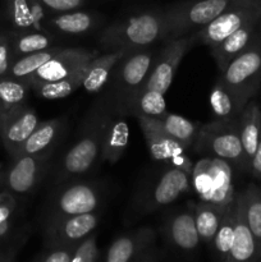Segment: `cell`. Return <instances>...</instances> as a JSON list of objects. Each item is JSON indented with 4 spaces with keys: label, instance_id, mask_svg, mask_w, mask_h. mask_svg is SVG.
Segmentation results:
<instances>
[{
    "label": "cell",
    "instance_id": "6da1fadb",
    "mask_svg": "<svg viewBox=\"0 0 261 262\" xmlns=\"http://www.w3.org/2000/svg\"><path fill=\"white\" fill-rule=\"evenodd\" d=\"M169 40L165 8L148 9L107 26L99 37L105 51H133L153 48Z\"/></svg>",
    "mask_w": 261,
    "mask_h": 262
},
{
    "label": "cell",
    "instance_id": "7a4b0ae2",
    "mask_svg": "<svg viewBox=\"0 0 261 262\" xmlns=\"http://www.w3.org/2000/svg\"><path fill=\"white\" fill-rule=\"evenodd\" d=\"M160 48L143 49L125 55L113 71L106 83L102 104L112 114L129 117L130 106L147 81Z\"/></svg>",
    "mask_w": 261,
    "mask_h": 262
},
{
    "label": "cell",
    "instance_id": "3957f363",
    "mask_svg": "<svg viewBox=\"0 0 261 262\" xmlns=\"http://www.w3.org/2000/svg\"><path fill=\"white\" fill-rule=\"evenodd\" d=\"M109 115L110 112H107L102 101L91 109L82 124L77 141L61 158L54 173L55 184L78 179L101 160L102 141Z\"/></svg>",
    "mask_w": 261,
    "mask_h": 262
},
{
    "label": "cell",
    "instance_id": "277c9868",
    "mask_svg": "<svg viewBox=\"0 0 261 262\" xmlns=\"http://www.w3.org/2000/svg\"><path fill=\"white\" fill-rule=\"evenodd\" d=\"M238 119H215L202 124L192 148L204 156L223 159L233 168L248 173L250 168L241 142Z\"/></svg>",
    "mask_w": 261,
    "mask_h": 262
},
{
    "label": "cell",
    "instance_id": "5b68a950",
    "mask_svg": "<svg viewBox=\"0 0 261 262\" xmlns=\"http://www.w3.org/2000/svg\"><path fill=\"white\" fill-rule=\"evenodd\" d=\"M192 187L200 201L228 209L234 202L237 191L233 183V166L223 159L205 156L193 164Z\"/></svg>",
    "mask_w": 261,
    "mask_h": 262
},
{
    "label": "cell",
    "instance_id": "8992f818",
    "mask_svg": "<svg viewBox=\"0 0 261 262\" xmlns=\"http://www.w3.org/2000/svg\"><path fill=\"white\" fill-rule=\"evenodd\" d=\"M56 186L44 210V225L67 216L94 212L101 204L102 192L96 183L72 179Z\"/></svg>",
    "mask_w": 261,
    "mask_h": 262
},
{
    "label": "cell",
    "instance_id": "52a82bcc",
    "mask_svg": "<svg viewBox=\"0 0 261 262\" xmlns=\"http://www.w3.org/2000/svg\"><path fill=\"white\" fill-rule=\"evenodd\" d=\"M192 192L191 174L182 169L166 166L141 189L135 201V211L138 215L151 214Z\"/></svg>",
    "mask_w": 261,
    "mask_h": 262
},
{
    "label": "cell",
    "instance_id": "ba28073f",
    "mask_svg": "<svg viewBox=\"0 0 261 262\" xmlns=\"http://www.w3.org/2000/svg\"><path fill=\"white\" fill-rule=\"evenodd\" d=\"M219 79L245 106L252 100L261 87V31L251 45L220 72Z\"/></svg>",
    "mask_w": 261,
    "mask_h": 262
},
{
    "label": "cell",
    "instance_id": "9c48e42d",
    "mask_svg": "<svg viewBox=\"0 0 261 262\" xmlns=\"http://www.w3.org/2000/svg\"><path fill=\"white\" fill-rule=\"evenodd\" d=\"M235 2L237 0H183L168 5L165 13L169 40L201 30Z\"/></svg>",
    "mask_w": 261,
    "mask_h": 262
},
{
    "label": "cell",
    "instance_id": "30bf717a",
    "mask_svg": "<svg viewBox=\"0 0 261 262\" xmlns=\"http://www.w3.org/2000/svg\"><path fill=\"white\" fill-rule=\"evenodd\" d=\"M261 18V0H237L201 30L191 33L197 43L211 49L253 19Z\"/></svg>",
    "mask_w": 261,
    "mask_h": 262
},
{
    "label": "cell",
    "instance_id": "8fae6325",
    "mask_svg": "<svg viewBox=\"0 0 261 262\" xmlns=\"http://www.w3.org/2000/svg\"><path fill=\"white\" fill-rule=\"evenodd\" d=\"M196 45L193 35L182 36L164 42L160 48L147 81L142 89L155 90L165 95L173 82L179 64L184 55Z\"/></svg>",
    "mask_w": 261,
    "mask_h": 262
},
{
    "label": "cell",
    "instance_id": "7c38bea8",
    "mask_svg": "<svg viewBox=\"0 0 261 262\" xmlns=\"http://www.w3.org/2000/svg\"><path fill=\"white\" fill-rule=\"evenodd\" d=\"M51 155L53 152L13 158L7 170H3L2 187L12 194L31 193L46 174Z\"/></svg>",
    "mask_w": 261,
    "mask_h": 262
},
{
    "label": "cell",
    "instance_id": "4fadbf2b",
    "mask_svg": "<svg viewBox=\"0 0 261 262\" xmlns=\"http://www.w3.org/2000/svg\"><path fill=\"white\" fill-rule=\"evenodd\" d=\"M138 125L145 137L150 156L158 163H163L166 166L182 169L188 174H192L193 163L187 156L186 148L165 135L150 117L136 115Z\"/></svg>",
    "mask_w": 261,
    "mask_h": 262
},
{
    "label": "cell",
    "instance_id": "5bb4252c",
    "mask_svg": "<svg viewBox=\"0 0 261 262\" xmlns=\"http://www.w3.org/2000/svg\"><path fill=\"white\" fill-rule=\"evenodd\" d=\"M40 122L35 110L27 104L0 113V138L10 158L18 155L23 143L32 135Z\"/></svg>",
    "mask_w": 261,
    "mask_h": 262
},
{
    "label": "cell",
    "instance_id": "9a60e30c",
    "mask_svg": "<svg viewBox=\"0 0 261 262\" xmlns=\"http://www.w3.org/2000/svg\"><path fill=\"white\" fill-rule=\"evenodd\" d=\"M97 55H99V51L91 50V49L63 48V50L55 58L49 60L35 73L31 74L26 79V83L31 87L33 84L44 83V82H54L67 78L86 67Z\"/></svg>",
    "mask_w": 261,
    "mask_h": 262
},
{
    "label": "cell",
    "instance_id": "2e32d148",
    "mask_svg": "<svg viewBox=\"0 0 261 262\" xmlns=\"http://www.w3.org/2000/svg\"><path fill=\"white\" fill-rule=\"evenodd\" d=\"M100 215L96 211L74 215L44 225L45 247L53 246H77L89 237L99 224Z\"/></svg>",
    "mask_w": 261,
    "mask_h": 262
},
{
    "label": "cell",
    "instance_id": "e0dca14e",
    "mask_svg": "<svg viewBox=\"0 0 261 262\" xmlns=\"http://www.w3.org/2000/svg\"><path fill=\"white\" fill-rule=\"evenodd\" d=\"M163 234L166 242L178 252L191 255L199 248L201 239L197 233L194 215L191 206L166 212L163 223Z\"/></svg>",
    "mask_w": 261,
    "mask_h": 262
},
{
    "label": "cell",
    "instance_id": "ac0fdd59",
    "mask_svg": "<svg viewBox=\"0 0 261 262\" xmlns=\"http://www.w3.org/2000/svg\"><path fill=\"white\" fill-rule=\"evenodd\" d=\"M156 233L151 227H140L113 241L106 255L99 262H130L155 245Z\"/></svg>",
    "mask_w": 261,
    "mask_h": 262
},
{
    "label": "cell",
    "instance_id": "d6986e66",
    "mask_svg": "<svg viewBox=\"0 0 261 262\" xmlns=\"http://www.w3.org/2000/svg\"><path fill=\"white\" fill-rule=\"evenodd\" d=\"M46 13L38 0H4V15L13 31L48 32L45 28Z\"/></svg>",
    "mask_w": 261,
    "mask_h": 262
},
{
    "label": "cell",
    "instance_id": "ffe728a7",
    "mask_svg": "<svg viewBox=\"0 0 261 262\" xmlns=\"http://www.w3.org/2000/svg\"><path fill=\"white\" fill-rule=\"evenodd\" d=\"M260 20L261 18L251 20L210 49V53L220 72L224 71L228 64L242 54L255 40L256 36L260 33Z\"/></svg>",
    "mask_w": 261,
    "mask_h": 262
},
{
    "label": "cell",
    "instance_id": "44dd1931",
    "mask_svg": "<svg viewBox=\"0 0 261 262\" xmlns=\"http://www.w3.org/2000/svg\"><path fill=\"white\" fill-rule=\"evenodd\" d=\"M225 262H261L257 243L243 214L241 192L235 197V224L232 248Z\"/></svg>",
    "mask_w": 261,
    "mask_h": 262
},
{
    "label": "cell",
    "instance_id": "7402d4cb",
    "mask_svg": "<svg viewBox=\"0 0 261 262\" xmlns=\"http://www.w3.org/2000/svg\"><path fill=\"white\" fill-rule=\"evenodd\" d=\"M100 20L101 18L96 13L77 9L48 17L45 20V28L48 32L61 36H81L91 32Z\"/></svg>",
    "mask_w": 261,
    "mask_h": 262
},
{
    "label": "cell",
    "instance_id": "603a6c76",
    "mask_svg": "<svg viewBox=\"0 0 261 262\" xmlns=\"http://www.w3.org/2000/svg\"><path fill=\"white\" fill-rule=\"evenodd\" d=\"M128 51H106L102 55H97L89 63L84 74L83 87L87 94H99L105 89L106 83L112 77L113 71L117 64L128 55Z\"/></svg>",
    "mask_w": 261,
    "mask_h": 262
},
{
    "label": "cell",
    "instance_id": "cb8c5ba5",
    "mask_svg": "<svg viewBox=\"0 0 261 262\" xmlns=\"http://www.w3.org/2000/svg\"><path fill=\"white\" fill-rule=\"evenodd\" d=\"M125 117L110 113L102 141L101 161H106L110 165L117 163L125 152L129 141V127L124 120Z\"/></svg>",
    "mask_w": 261,
    "mask_h": 262
},
{
    "label": "cell",
    "instance_id": "d4e9b609",
    "mask_svg": "<svg viewBox=\"0 0 261 262\" xmlns=\"http://www.w3.org/2000/svg\"><path fill=\"white\" fill-rule=\"evenodd\" d=\"M61 132H63V120L59 118L40 122L32 135L23 143L17 156L53 152L54 146L58 142Z\"/></svg>",
    "mask_w": 261,
    "mask_h": 262
},
{
    "label": "cell",
    "instance_id": "484cf974",
    "mask_svg": "<svg viewBox=\"0 0 261 262\" xmlns=\"http://www.w3.org/2000/svg\"><path fill=\"white\" fill-rule=\"evenodd\" d=\"M238 125H240L241 142H242L246 160H247L248 168H250L251 160L256 152L261 133V106L257 102L253 100H250L247 102L243 112L241 113Z\"/></svg>",
    "mask_w": 261,
    "mask_h": 262
},
{
    "label": "cell",
    "instance_id": "4316f807",
    "mask_svg": "<svg viewBox=\"0 0 261 262\" xmlns=\"http://www.w3.org/2000/svg\"><path fill=\"white\" fill-rule=\"evenodd\" d=\"M151 119L168 137L183 146L186 150L193 146L200 128L194 122L181 115L170 114L168 112Z\"/></svg>",
    "mask_w": 261,
    "mask_h": 262
},
{
    "label": "cell",
    "instance_id": "83f0119b",
    "mask_svg": "<svg viewBox=\"0 0 261 262\" xmlns=\"http://www.w3.org/2000/svg\"><path fill=\"white\" fill-rule=\"evenodd\" d=\"M188 205L193 211L200 239L206 245H211L227 209L224 210L216 205L204 201L189 202Z\"/></svg>",
    "mask_w": 261,
    "mask_h": 262
},
{
    "label": "cell",
    "instance_id": "f1b7e54d",
    "mask_svg": "<svg viewBox=\"0 0 261 262\" xmlns=\"http://www.w3.org/2000/svg\"><path fill=\"white\" fill-rule=\"evenodd\" d=\"M9 32L13 60L28 54L45 50L51 48L54 43V37L49 32H41V31L18 32L13 30Z\"/></svg>",
    "mask_w": 261,
    "mask_h": 262
},
{
    "label": "cell",
    "instance_id": "f546056e",
    "mask_svg": "<svg viewBox=\"0 0 261 262\" xmlns=\"http://www.w3.org/2000/svg\"><path fill=\"white\" fill-rule=\"evenodd\" d=\"M210 105L216 119H238L245 105L224 86L219 78L215 82L210 94Z\"/></svg>",
    "mask_w": 261,
    "mask_h": 262
},
{
    "label": "cell",
    "instance_id": "4dcf8cb0",
    "mask_svg": "<svg viewBox=\"0 0 261 262\" xmlns=\"http://www.w3.org/2000/svg\"><path fill=\"white\" fill-rule=\"evenodd\" d=\"M89 66V64H87ZM87 66L79 69L77 73L67 77V78L59 79L54 82H44V83H37L31 86V90L36 94V96L45 100H58L63 97L69 96L73 94L76 90L82 87L83 83L84 74H86Z\"/></svg>",
    "mask_w": 261,
    "mask_h": 262
},
{
    "label": "cell",
    "instance_id": "1f68e13d",
    "mask_svg": "<svg viewBox=\"0 0 261 262\" xmlns=\"http://www.w3.org/2000/svg\"><path fill=\"white\" fill-rule=\"evenodd\" d=\"M243 204V214L248 228L252 232L257 243L261 260V186L248 184L247 188L241 191Z\"/></svg>",
    "mask_w": 261,
    "mask_h": 262
},
{
    "label": "cell",
    "instance_id": "d6a6232c",
    "mask_svg": "<svg viewBox=\"0 0 261 262\" xmlns=\"http://www.w3.org/2000/svg\"><path fill=\"white\" fill-rule=\"evenodd\" d=\"M61 50H63V48H60V46H59V48L51 46V48L45 49V50L20 56V58L13 60L8 76L12 77V78L26 82V79H27L31 74L35 73L38 68H41V67H42L44 64L48 63L49 60L55 58Z\"/></svg>",
    "mask_w": 261,
    "mask_h": 262
},
{
    "label": "cell",
    "instance_id": "836d02e7",
    "mask_svg": "<svg viewBox=\"0 0 261 262\" xmlns=\"http://www.w3.org/2000/svg\"><path fill=\"white\" fill-rule=\"evenodd\" d=\"M237 197V196H235ZM234 224H235V200L227 209L222 223H220L217 232L212 239V251L216 262H225L230 252L234 237Z\"/></svg>",
    "mask_w": 261,
    "mask_h": 262
},
{
    "label": "cell",
    "instance_id": "e575fe53",
    "mask_svg": "<svg viewBox=\"0 0 261 262\" xmlns=\"http://www.w3.org/2000/svg\"><path fill=\"white\" fill-rule=\"evenodd\" d=\"M166 112L165 99L164 94L155 90L142 89L135 97L130 106L129 117L143 115V117L156 118Z\"/></svg>",
    "mask_w": 261,
    "mask_h": 262
},
{
    "label": "cell",
    "instance_id": "d590c367",
    "mask_svg": "<svg viewBox=\"0 0 261 262\" xmlns=\"http://www.w3.org/2000/svg\"><path fill=\"white\" fill-rule=\"evenodd\" d=\"M30 91L31 87L26 82L9 76L0 78V113L27 104Z\"/></svg>",
    "mask_w": 261,
    "mask_h": 262
},
{
    "label": "cell",
    "instance_id": "8d00e7d4",
    "mask_svg": "<svg viewBox=\"0 0 261 262\" xmlns=\"http://www.w3.org/2000/svg\"><path fill=\"white\" fill-rule=\"evenodd\" d=\"M15 200L9 192H0V241L12 239L14 227Z\"/></svg>",
    "mask_w": 261,
    "mask_h": 262
},
{
    "label": "cell",
    "instance_id": "74e56055",
    "mask_svg": "<svg viewBox=\"0 0 261 262\" xmlns=\"http://www.w3.org/2000/svg\"><path fill=\"white\" fill-rule=\"evenodd\" d=\"M100 261V248L97 246L96 233H91L87 238H84L73 253L71 262H99Z\"/></svg>",
    "mask_w": 261,
    "mask_h": 262
},
{
    "label": "cell",
    "instance_id": "f35d334b",
    "mask_svg": "<svg viewBox=\"0 0 261 262\" xmlns=\"http://www.w3.org/2000/svg\"><path fill=\"white\" fill-rule=\"evenodd\" d=\"M77 246H53V247H45V251L33 262H71Z\"/></svg>",
    "mask_w": 261,
    "mask_h": 262
},
{
    "label": "cell",
    "instance_id": "ab89813d",
    "mask_svg": "<svg viewBox=\"0 0 261 262\" xmlns=\"http://www.w3.org/2000/svg\"><path fill=\"white\" fill-rule=\"evenodd\" d=\"M13 63L10 32L0 31V78L8 77L10 66Z\"/></svg>",
    "mask_w": 261,
    "mask_h": 262
},
{
    "label": "cell",
    "instance_id": "60d3db41",
    "mask_svg": "<svg viewBox=\"0 0 261 262\" xmlns=\"http://www.w3.org/2000/svg\"><path fill=\"white\" fill-rule=\"evenodd\" d=\"M44 9L51 14L77 10L86 3V0H38Z\"/></svg>",
    "mask_w": 261,
    "mask_h": 262
},
{
    "label": "cell",
    "instance_id": "b9f144b4",
    "mask_svg": "<svg viewBox=\"0 0 261 262\" xmlns=\"http://www.w3.org/2000/svg\"><path fill=\"white\" fill-rule=\"evenodd\" d=\"M26 239H27L26 232H19L18 234L13 235L8 247L5 248V250L3 251L2 255H0V262H15L18 252H19V250L22 248V246L25 245Z\"/></svg>",
    "mask_w": 261,
    "mask_h": 262
},
{
    "label": "cell",
    "instance_id": "7bdbcfd3",
    "mask_svg": "<svg viewBox=\"0 0 261 262\" xmlns=\"http://www.w3.org/2000/svg\"><path fill=\"white\" fill-rule=\"evenodd\" d=\"M250 173L255 177L256 179L261 182V133H260V140H258L257 147H256V152L253 155L252 160H251L250 165Z\"/></svg>",
    "mask_w": 261,
    "mask_h": 262
},
{
    "label": "cell",
    "instance_id": "ee69618b",
    "mask_svg": "<svg viewBox=\"0 0 261 262\" xmlns=\"http://www.w3.org/2000/svg\"><path fill=\"white\" fill-rule=\"evenodd\" d=\"M158 261H159V251L158 248L155 247V245H154L130 262H158Z\"/></svg>",
    "mask_w": 261,
    "mask_h": 262
},
{
    "label": "cell",
    "instance_id": "f6af8a7d",
    "mask_svg": "<svg viewBox=\"0 0 261 262\" xmlns=\"http://www.w3.org/2000/svg\"><path fill=\"white\" fill-rule=\"evenodd\" d=\"M2 174H3V168H2V164H0V187H2Z\"/></svg>",
    "mask_w": 261,
    "mask_h": 262
},
{
    "label": "cell",
    "instance_id": "bcb514c9",
    "mask_svg": "<svg viewBox=\"0 0 261 262\" xmlns=\"http://www.w3.org/2000/svg\"><path fill=\"white\" fill-rule=\"evenodd\" d=\"M3 243H4V242H2V241H0V255H2V253H3V251H4V250H3Z\"/></svg>",
    "mask_w": 261,
    "mask_h": 262
}]
</instances>
